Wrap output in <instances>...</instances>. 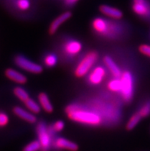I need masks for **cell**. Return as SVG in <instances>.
I'll list each match as a JSON object with an SVG mask.
<instances>
[{
	"instance_id": "2",
	"label": "cell",
	"mask_w": 150,
	"mask_h": 151,
	"mask_svg": "<svg viewBox=\"0 0 150 151\" xmlns=\"http://www.w3.org/2000/svg\"><path fill=\"white\" fill-rule=\"evenodd\" d=\"M91 27L96 34L107 39H116L121 36L123 32L120 24L101 17L94 18L92 20Z\"/></svg>"
},
{
	"instance_id": "27",
	"label": "cell",
	"mask_w": 150,
	"mask_h": 151,
	"mask_svg": "<svg viewBox=\"0 0 150 151\" xmlns=\"http://www.w3.org/2000/svg\"><path fill=\"white\" fill-rule=\"evenodd\" d=\"M139 51L143 55L150 58V45L146 44L141 45L139 47Z\"/></svg>"
},
{
	"instance_id": "5",
	"label": "cell",
	"mask_w": 150,
	"mask_h": 151,
	"mask_svg": "<svg viewBox=\"0 0 150 151\" xmlns=\"http://www.w3.org/2000/svg\"><path fill=\"white\" fill-rule=\"evenodd\" d=\"M38 140L42 147L41 151H48L52 147L54 140V133L49 126H47L43 121L38 123L36 126Z\"/></svg>"
},
{
	"instance_id": "8",
	"label": "cell",
	"mask_w": 150,
	"mask_h": 151,
	"mask_svg": "<svg viewBox=\"0 0 150 151\" xmlns=\"http://www.w3.org/2000/svg\"><path fill=\"white\" fill-rule=\"evenodd\" d=\"M106 68L102 65H97L88 74L87 81L92 86H97L103 81L106 75Z\"/></svg>"
},
{
	"instance_id": "1",
	"label": "cell",
	"mask_w": 150,
	"mask_h": 151,
	"mask_svg": "<svg viewBox=\"0 0 150 151\" xmlns=\"http://www.w3.org/2000/svg\"><path fill=\"white\" fill-rule=\"evenodd\" d=\"M65 112L70 120L87 126L99 127L104 123L102 115L97 109H90L78 104L67 105Z\"/></svg>"
},
{
	"instance_id": "13",
	"label": "cell",
	"mask_w": 150,
	"mask_h": 151,
	"mask_svg": "<svg viewBox=\"0 0 150 151\" xmlns=\"http://www.w3.org/2000/svg\"><path fill=\"white\" fill-rule=\"evenodd\" d=\"M103 61L104 63L105 67L110 71V74L112 75L113 78H120L121 77L123 71H121L120 67L116 65V62L110 56L105 55L103 57Z\"/></svg>"
},
{
	"instance_id": "15",
	"label": "cell",
	"mask_w": 150,
	"mask_h": 151,
	"mask_svg": "<svg viewBox=\"0 0 150 151\" xmlns=\"http://www.w3.org/2000/svg\"><path fill=\"white\" fill-rule=\"evenodd\" d=\"M6 76L9 80L12 81L14 82L19 84H25L28 81V78L25 75L20 73L19 71H16L13 68H8L5 72Z\"/></svg>"
},
{
	"instance_id": "4",
	"label": "cell",
	"mask_w": 150,
	"mask_h": 151,
	"mask_svg": "<svg viewBox=\"0 0 150 151\" xmlns=\"http://www.w3.org/2000/svg\"><path fill=\"white\" fill-rule=\"evenodd\" d=\"M122 83V88L120 94L122 99L126 103L131 101L135 90V80L131 71L129 70H124L120 77Z\"/></svg>"
},
{
	"instance_id": "20",
	"label": "cell",
	"mask_w": 150,
	"mask_h": 151,
	"mask_svg": "<svg viewBox=\"0 0 150 151\" xmlns=\"http://www.w3.org/2000/svg\"><path fill=\"white\" fill-rule=\"evenodd\" d=\"M25 103V107H27V109L30 111V112L34 114H39L42 111V107L40 106L39 103H37L35 101H34L32 98H29V100H27L26 101L24 102Z\"/></svg>"
},
{
	"instance_id": "17",
	"label": "cell",
	"mask_w": 150,
	"mask_h": 151,
	"mask_svg": "<svg viewBox=\"0 0 150 151\" xmlns=\"http://www.w3.org/2000/svg\"><path fill=\"white\" fill-rule=\"evenodd\" d=\"M106 87L108 88V90L113 93H119L120 94L122 88V83L120 78H113L110 79L108 81Z\"/></svg>"
},
{
	"instance_id": "9",
	"label": "cell",
	"mask_w": 150,
	"mask_h": 151,
	"mask_svg": "<svg viewBox=\"0 0 150 151\" xmlns=\"http://www.w3.org/2000/svg\"><path fill=\"white\" fill-rule=\"evenodd\" d=\"M132 9L140 17L146 19L150 17V4L147 0H133Z\"/></svg>"
},
{
	"instance_id": "10",
	"label": "cell",
	"mask_w": 150,
	"mask_h": 151,
	"mask_svg": "<svg viewBox=\"0 0 150 151\" xmlns=\"http://www.w3.org/2000/svg\"><path fill=\"white\" fill-rule=\"evenodd\" d=\"M71 16H72V13L70 12L67 11L59 15L56 19H54L48 28V33L50 35H53L57 32V31L61 27V25H62L65 22L70 19Z\"/></svg>"
},
{
	"instance_id": "25",
	"label": "cell",
	"mask_w": 150,
	"mask_h": 151,
	"mask_svg": "<svg viewBox=\"0 0 150 151\" xmlns=\"http://www.w3.org/2000/svg\"><path fill=\"white\" fill-rule=\"evenodd\" d=\"M49 127L51 130L53 131L54 134L55 133H58L64 130V128H65V123H64L63 121L59 120V121H57L56 122L50 125Z\"/></svg>"
},
{
	"instance_id": "12",
	"label": "cell",
	"mask_w": 150,
	"mask_h": 151,
	"mask_svg": "<svg viewBox=\"0 0 150 151\" xmlns=\"http://www.w3.org/2000/svg\"><path fill=\"white\" fill-rule=\"evenodd\" d=\"M99 9L103 15L115 20H119L123 16V12L121 10L107 5H101L99 7Z\"/></svg>"
},
{
	"instance_id": "22",
	"label": "cell",
	"mask_w": 150,
	"mask_h": 151,
	"mask_svg": "<svg viewBox=\"0 0 150 151\" xmlns=\"http://www.w3.org/2000/svg\"><path fill=\"white\" fill-rule=\"evenodd\" d=\"M30 0H15V7L19 11L26 12L29 11L31 8Z\"/></svg>"
},
{
	"instance_id": "19",
	"label": "cell",
	"mask_w": 150,
	"mask_h": 151,
	"mask_svg": "<svg viewBox=\"0 0 150 151\" xmlns=\"http://www.w3.org/2000/svg\"><path fill=\"white\" fill-rule=\"evenodd\" d=\"M142 118L143 117H141V115L137 111H136L135 113L132 115L131 117L129 118V121H128L126 125V129L127 130H133L137 126V124L140 122Z\"/></svg>"
},
{
	"instance_id": "21",
	"label": "cell",
	"mask_w": 150,
	"mask_h": 151,
	"mask_svg": "<svg viewBox=\"0 0 150 151\" xmlns=\"http://www.w3.org/2000/svg\"><path fill=\"white\" fill-rule=\"evenodd\" d=\"M13 93L15 97L22 102H25L27 100H29L30 98L29 93L27 92L25 89H24L22 87H15L14 88Z\"/></svg>"
},
{
	"instance_id": "14",
	"label": "cell",
	"mask_w": 150,
	"mask_h": 151,
	"mask_svg": "<svg viewBox=\"0 0 150 151\" xmlns=\"http://www.w3.org/2000/svg\"><path fill=\"white\" fill-rule=\"evenodd\" d=\"M13 112L17 117H20L30 124H34L37 122V117H35V115L32 112H29L26 110L23 109L22 107H19V106L15 107L13 108Z\"/></svg>"
},
{
	"instance_id": "26",
	"label": "cell",
	"mask_w": 150,
	"mask_h": 151,
	"mask_svg": "<svg viewBox=\"0 0 150 151\" xmlns=\"http://www.w3.org/2000/svg\"><path fill=\"white\" fill-rule=\"evenodd\" d=\"M9 122V117L7 114L4 112H0V127H6Z\"/></svg>"
},
{
	"instance_id": "18",
	"label": "cell",
	"mask_w": 150,
	"mask_h": 151,
	"mask_svg": "<svg viewBox=\"0 0 150 151\" xmlns=\"http://www.w3.org/2000/svg\"><path fill=\"white\" fill-rule=\"evenodd\" d=\"M57 57L54 53H48L43 58V64L46 68H54L57 64Z\"/></svg>"
},
{
	"instance_id": "3",
	"label": "cell",
	"mask_w": 150,
	"mask_h": 151,
	"mask_svg": "<svg viewBox=\"0 0 150 151\" xmlns=\"http://www.w3.org/2000/svg\"><path fill=\"white\" fill-rule=\"evenodd\" d=\"M98 58H99V54L95 50L90 51L85 54L74 68V76L78 78H81L88 75V73L95 66Z\"/></svg>"
},
{
	"instance_id": "7",
	"label": "cell",
	"mask_w": 150,
	"mask_h": 151,
	"mask_svg": "<svg viewBox=\"0 0 150 151\" xmlns=\"http://www.w3.org/2000/svg\"><path fill=\"white\" fill-rule=\"evenodd\" d=\"M15 64L22 70L32 73V74H41L43 71V67L39 64L33 62L26 57L23 55H17L15 58Z\"/></svg>"
},
{
	"instance_id": "23",
	"label": "cell",
	"mask_w": 150,
	"mask_h": 151,
	"mask_svg": "<svg viewBox=\"0 0 150 151\" xmlns=\"http://www.w3.org/2000/svg\"><path fill=\"white\" fill-rule=\"evenodd\" d=\"M137 112L141 115V117L144 118L150 115V100H148L140 106Z\"/></svg>"
},
{
	"instance_id": "16",
	"label": "cell",
	"mask_w": 150,
	"mask_h": 151,
	"mask_svg": "<svg viewBox=\"0 0 150 151\" xmlns=\"http://www.w3.org/2000/svg\"><path fill=\"white\" fill-rule=\"evenodd\" d=\"M38 103L42 107V108L44 110L45 112L48 114L52 113L54 111V107L51 104V101L49 99V97L44 92H41L38 96Z\"/></svg>"
},
{
	"instance_id": "24",
	"label": "cell",
	"mask_w": 150,
	"mask_h": 151,
	"mask_svg": "<svg viewBox=\"0 0 150 151\" xmlns=\"http://www.w3.org/2000/svg\"><path fill=\"white\" fill-rule=\"evenodd\" d=\"M42 150V147L38 140H34L25 146L23 151H39Z\"/></svg>"
},
{
	"instance_id": "11",
	"label": "cell",
	"mask_w": 150,
	"mask_h": 151,
	"mask_svg": "<svg viewBox=\"0 0 150 151\" xmlns=\"http://www.w3.org/2000/svg\"><path fill=\"white\" fill-rule=\"evenodd\" d=\"M52 147L57 150H66L69 151H77L78 150V144L64 137L54 139Z\"/></svg>"
},
{
	"instance_id": "28",
	"label": "cell",
	"mask_w": 150,
	"mask_h": 151,
	"mask_svg": "<svg viewBox=\"0 0 150 151\" xmlns=\"http://www.w3.org/2000/svg\"><path fill=\"white\" fill-rule=\"evenodd\" d=\"M79 0H65V5L67 6H73Z\"/></svg>"
},
{
	"instance_id": "6",
	"label": "cell",
	"mask_w": 150,
	"mask_h": 151,
	"mask_svg": "<svg viewBox=\"0 0 150 151\" xmlns=\"http://www.w3.org/2000/svg\"><path fill=\"white\" fill-rule=\"evenodd\" d=\"M83 49V45L75 38H67L61 45V52L67 58L76 57Z\"/></svg>"
}]
</instances>
